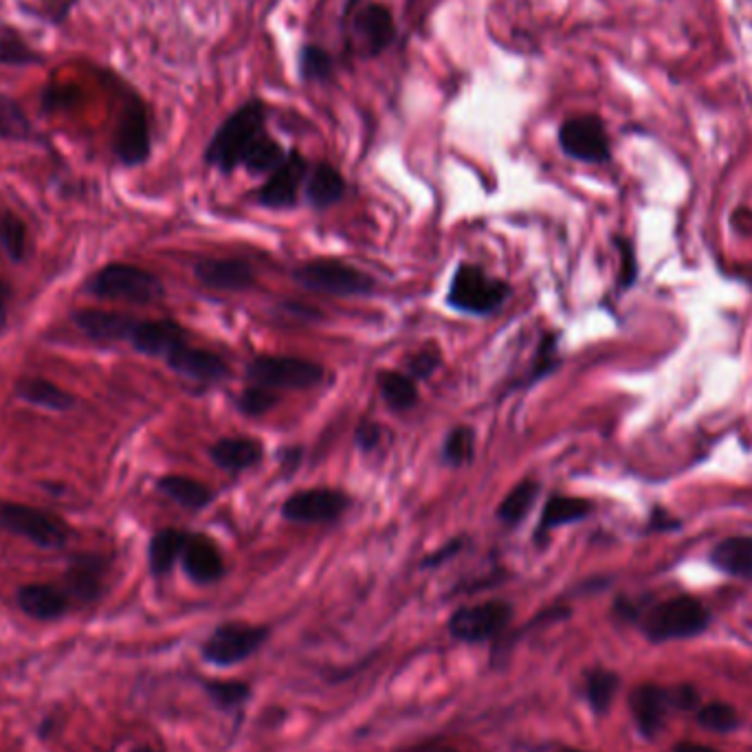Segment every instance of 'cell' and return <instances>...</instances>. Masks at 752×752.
Listing matches in <instances>:
<instances>
[{
    "label": "cell",
    "instance_id": "cell-5",
    "mask_svg": "<svg viewBox=\"0 0 752 752\" xmlns=\"http://www.w3.org/2000/svg\"><path fill=\"white\" fill-rule=\"evenodd\" d=\"M113 151L122 165L137 167L151 158V113L146 102L133 89H124L122 109L115 126Z\"/></svg>",
    "mask_w": 752,
    "mask_h": 752
},
{
    "label": "cell",
    "instance_id": "cell-50",
    "mask_svg": "<svg viewBox=\"0 0 752 752\" xmlns=\"http://www.w3.org/2000/svg\"><path fill=\"white\" fill-rule=\"evenodd\" d=\"M673 752H718L715 749L702 746V744H678Z\"/></svg>",
    "mask_w": 752,
    "mask_h": 752
},
{
    "label": "cell",
    "instance_id": "cell-13",
    "mask_svg": "<svg viewBox=\"0 0 752 752\" xmlns=\"http://www.w3.org/2000/svg\"><path fill=\"white\" fill-rule=\"evenodd\" d=\"M308 176V161L300 152H289L280 167H276L267 183L258 189V203L271 209L293 207L300 194V187Z\"/></svg>",
    "mask_w": 752,
    "mask_h": 752
},
{
    "label": "cell",
    "instance_id": "cell-43",
    "mask_svg": "<svg viewBox=\"0 0 752 752\" xmlns=\"http://www.w3.org/2000/svg\"><path fill=\"white\" fill-rule=\"evenodd\" d=\"M616 247L620 251V278H618V287L622 291H627L629 287H633L636 282V276H638V262H636V254H633V247L629 240L625 238H618L616 240Z\"/></svg>",
    "mask_w": 752,
    "mask_h": 752
},
{
    "label": "cell",
    "instance_id": "cell-11",
    "mask_svg": "<svg viewBox=\"0 0 752 752\" xmlns=\"http://www.w3.org/2000/svg\"><path fill=\"white\" fill-rule=\"evenodd\" d=\"M513 616L511 605L504 601H486L457 609L450 620L452 636L464 642H480L502 631Z\"/></svg>",
    "mask_w": 752,
    "mask_h": 752
},
{
    "label": "cell",
    "instance_id": "cell-46",
    "mask_svg": "<svg viewBox=\"0 0 752 752\" xmlns=\"http://www.w3.org/2000/svg\"><path fill=\"white\" fill-rule=\"evenodd\" d=\"M671 698V707H678V709H693L698 704V691L689 684H682L678 687L673 693H669Z\"/></svg>",
    "mask_w": 752,
    "mask_h": 752
},
{
    "label": "cell",
    "instance_id": "cell-47",
    "mask_svg": "<svg viewBox=\"0 0 752 752\" xmlns=\"http://www.w3.org/2000/svg\"><path fill=\"white\" fill-rule=\"evenodd\" d=\"M680 522L673 519L667 511H660V508H653V515H651V530H671V528H678Z\"/></svg>",
    "mask_w": 752,
    "mask_h": 752
},
{
    "label": "cell",
    "instance_id": "cell-27",
    "mask_svg": "<svg viewBox=\"0 0 752 752\" xmlns=\"http://www.w3.org/2000/svg\"><path fill=\"white\" fill-rule=\"evenodd\" d=\"M158 493H163L165 497H169L172 502H176L183 508H205L207 504H212L214 493L209 486H205L203 482L187 477V475H165L156 482Z\"/></svg>",
    "mask_w": 752,
    "mask_h": 752
},
{
    "label": "cell",
    "instance_id": "cell-26",
    "mask_svg": "<svg viewBox=\"0 0 752 752\" xmlns=\"http://www.w3.org/2000/svg\"><path fill=\"white\" fill-rule=\"evenodd\" d=\"M212 460L216 466L225 468V471H245V468H251L256 466L262 455H265V450H262V443L256 441V439H223L218 441L214 447H212Z\"/></svg>",
    "mask_w": 752,
    "mask_h": 752
},
{
    "label": "cell",
    "instance_id": "cell-52",
    "mask_svg": "<svg viewBox=\"0 0 752 752\" xmlns=\"http://www.w3.org/2000/svg\"><path fill=\"white\" fill-rule=\"evenodd\" d=\"M133 752H156V751H152V749H137V751Z\"/></svg>",
    "mask_w": 752,
    "mask_h": 752
},
{
    "label": "cell",
    "instance_id": "cell-28",
    "mask_svg": "<svg viewBox=\"0 0 752 752\" xmlns=\"http://www.w3.org/2000/svg\"><path fill=\"white\" fill-rule=\"evenodd\" d=\"M595 511V504L584 499V497H570V495H553L542 513V522H539V530L537 535H544L546 530L566 526V524H575L586 519L590 513Z\"/></svg>",
    "mask_w": 752,
    "mask_h": 752
},
{
    "label": "cell",
    "instance_id": "cell-1",
    "mask_svg": "<svg viewBox=\"0 0 752 752\" xmlns=\"http://www.w3.org/2000/svg\"><path fill=\"white\" fill-rule=\"evenodd\" d=\"M267 135V104L262 100H249L234 111L223 126L214 133L205 161L220 172L243 167L247 154Z\"/></svg>",
    "mask_w": 752,
    "mask_h": 752
},
{
    "label": "cell",
    "instance_id": "cell-41",
    "mask_svg": "<svg viewBox=\"0 0 752 752\" xmlns=\"http://www.w3.org/2000/svg\"><path fill=\"white\" fill-rule=\"evenodd\" d=\"M559 363V357H557V334H548L544 337L539 350H537V357H535V368L533 372L528 374L530 383L542 379L544 374H550Z\"/></svg>",
    "mask_w": 752,
    "mask_h": 752
},
{
    "label": "cell",
    "instance_id": "cell-31",
    "mask_svg": "<svg viewBox=\"0 0 752 752\" xmlns=\"http://www.w3.org/2000/svg\"><path fill=\"white\" fill-rule=\"evenodd\" d=\"M0 140L2 142H35V128L29 115L7 93H0Z\"/></svg>",
    "mask_w": 752,
    "mask_h": 752
},
{
    "label": "cell",
    "instance_id": "cell-21",
    "mask_svg": "<svg viewBox=\"0 0 752 752\" xmlns=\"http://www.w3.org/2000/svg\"><path fill=\"white\" fill-rule=\"evenodd\" d=\"M16 396L33 408H42L49 412H69L75 408V396L49 379L42 377H22L13 388Z\"/></svg>",
    "mask_w": 752,
    "mask_h": 752
},
{
    "label": "cell",
    "instance_id": "cell-35",
    "mask_svg": "<svg viewBox=\"0 0 752 752\" xmlns=\"http://www.w3.org/2000/svg\"><path fill=\"white\" fill-rule=\"evenodd\" d=\"M0 247L13 262H22L27 256V225L11 212L0 214Z\"/></svg>",
    "mask_w": 752,
    "mask_h": 752
},
{
    "label": "cell",
    "instance_id": "cell-23",
    "mask_svg": "<svg viewBox=\"0 0 752 752\" xmlns=\"http://www.w3.org/2000/svg\"><path fill=\"white\" fill-rule=\"evenodd\" d=\"M104 559L97 555H80L66 570V595L78 601H95L102 593Z\"/></svg>",
    "mask_w": 752,
    "mask_h": 752
},
{
    "label": "cell",
    "instance_id": "cell-32",
    "mask_svg": "<svg viewBox=\"0 0 752 752\" xmlns=\"http://www.w3.org/2000/svg\"><path fill=\"white\" fill-rule=\"evenodd\" d=\"M379 390L394 412H405L419 403V388L410 374L383 372L379 377Z\"/></svg>",
    "mask_w": 752,
    "mask_h": 752
},
{
    "label": "cell",
    "instance_id": "cell-16",
    "mask_svg": "<svg viewBox=\"0 0 752 752\" xmlns=\"http://www.w3.org/2000/svg\"><path fill=\"white\" fill-rule=\"evenodd\" d=\"M165 361L169 370H174L178 377L200 383H218L229 374L227 363L218 354L200 348H189L187 343H181L176 350H172Z\"/></svg>",
    "mask_w": 752,
    "mask_h": 752
},
{
    "label": "cell",
    "instance_id": "cell-42",
    "mask_svg": "<svg viewBox=\"0 0 752 752\" xmlns=\"http://www.w3.org/2000/svg\"><path fill=\"white\" fill-rule=\"evenodd\" d=\"M207 691L216 700V704H220L223 709L236 707L249 696V689L243 682H212Z\"/></svg>",
    "mask_w": 752,
    "mask_h": 752
},
{
    "label": "cell",
    "instance_id": "cell-49",
    "mask_svg": "<svg viewBox=\"0 0 752 752\" xmlns=\"http://www.w3.org/2000/svg\"><path fill=\"white\" fill-rule=\"evenodd\" d=\"M460 546H462V542H452L447 548H443V550H439V555H434V557H430L427 562H425V566H436V564H441L445 557H452L453 553L455 550H460Z\"/></svg>",
    "mask_w": 752,
    "mask_h": 752
},
{
    "label": "cell",
    "instance_id": "cell-14",
    "mask_svg": "<svg viewBox=\"0 0 752 752\" xmlns=\"http://www.w3.org/2000/svg\"><path fill=\"white\" fill-rule=\"evenodd\" d=\"M352 33L363 55H381L396 40V22L385 4L370 2L354 13Z\"/></svg>",
    "mask_w": 752,
    "mask_h": 752
},
{
    "label": "cell",
    "instance_id": "cell-22",
    "mask_svg": "<svg viewBox=\"0 0 752 752\" xmlns=\"http://www.w3.org/2000/svg\"><path fill=\"white\" fill-rule=\"evenodd\" d=\"M16 601L27 616L35 620H55L69 609V595L47 584L22 586L16 595Z\"/></svg>",
    "mask_w": 752,
    "mask_h": 752
},
{
    "label": "cell",
    "instance_id": "cell-53",
    "mask_svg": "<svg viewBox=\"0 0 752 752\" xmlns=\"http://www.w3.org/2000/svg\"><path fill=\"white\" fill-rule=\"evenodd\" d=\"M566 752H579V751H566Z\"/></svg>",
    "mask_w": 752,
    "mask_h": 752
},
{
    "label": "cell",
    "instance_id": "cell-12",
    "mask_svg": "<svg viewBox=\"0 0 752 752\" xmlns=\"http://www.w3.org/2000/svg\"><path fill=\"white\" fill-rule=\"evenodd\" d=\"M348 495L334 488H308L291 495L285 506L282 515L289 522L301 524H321L337 519L348 508Z\"/></svg>",
    "mask_w": 752,
    "mask_h": 752
},
{
    "label": "cell",
    "instance_id": "cell-25",
    "mask_svg": "<svg viewBox=\"0 0 752 752\" xmlns=\"http://www.w3.org/2000/svg\"><path fill=\"white\" fill-rule=\"evenodd\" d=\"M306 198L312 207H330L334 205L343 192H346V181L339 174V169H334L330 163H317L312 169H308L306 183Z\"/></svg>",
    "mask_w": 752,
    "mask_h": 752
},
{
    "label": "cell",
    "instance_id": "cell-44",
    "mask_svg": "<svg viewBox=\"0 0 752 752\" xmlns=\"http://www.w3.org/2000/svg\"><path fill=\"white\" fill-rule=\"evenodd\" d=\"M439 365H441V352L430 346V348H425V350H421L419 354L412 357V361H410V377L414 381L427 379V377H432L439 370Z\"/></svg>",
    "mask_w": 752,
    "mask_h": 752
},
{
    "label": "cell",
    "instance_id": "cell-30",
    "mask_svg": "<svg viewBox=\"0 0 752 752\" xmlns=\"http://www.w3.org/2000/svg\"><path fill=\"white\" fill-rule=\"evenodd\" d=\"M187 537H189L187 533L176 530V528L158 530L152 537L151 548H148L152 575L161 577V575H167L172 570L174 562L183 555Z\"/></svg>",
    "mask_w": 752,
    "mask_h": 752
},
{
    "label": "cell",
    "instance_id": "cell-24",
    "mask_svg": "<svg viewBox=\"0 0 752 752\" xmlns=\"http://www.w3.org/2000/svg\"><path fill=\"white\" fill-rule=\"evenodd\" d=\"M711 564L731 577L752 579V537L735 535L722 539L711 553Z\"/></svg>",
    "mask_w": 752,
    "mask_h": 752
},
{
    "label": "cell",
    "instance_id": "cell-7",
    "mask_svg": "<svg viewBox=\"0 0 752 752\" xmlns=\"http://www.w3.org/2000/svg\"><path fill=\"white\" fill-rule=\"evenodd\" d=\"M247 377L271 390H310L323 383L326 370L301 357H258L247 365Z\"/></svg>",
    "mask_w": 752,
    "mask_h": 752
},
{
    "label": "cell",
    "instance_id": "cell-38",
    "mask_svg": "<svg viewBox=\"0 0 752 752\" xmlns=\"http://www.w3.org/2000/svg\"><path fill=\"white\" fill-rule=\"evenodd\" d=\"M698 722L709 729V731H715V733H731L738 729L740 724V718L735 713L733 707L724 704V702H711L707 707L700 709L698 713Z\"/></svg>",
    "mask_w": 752,
    "mask_h": 752
},
{
    "label": "cell",
    "instance_id": "cell-20",
    "mask_svg": "<svg viewBox=\"0 0 752 752\" xmlns=\"http://www.w3.org/2000/svg\"><path fill=\"white\" fill-rule=\"evenodd\" d=\"M629 707H631L638 731L647 740H651L662 729L665 715L671 707V698H669V691L656 684H640L638 689H633L629 698Z\"/></svg>",
    "mask_w": 752,
    "mask_h": 752
},
{
    "label": "cell",
    "instance_id": "cell-37",
    "mask_svg": "<svg viewBox=\"0 0 752 752\" xmlns=\"http://www.w3.org/2000/svg\"><path fill=\"white\" fill-rule=\"evenodd\" d=\"M618 689V676L605 669H597L588 676V702L597 713H605L616 696Z\"/></svg>",
    "mask_w": 752,
    "mask_h": 752
},
{
    "label": "cell",
    "instance_id": "cell-19",
    "mask_svg": "<svg viewBox=\"0 0 752 752\" xmlns=\"http://www.w3.org/2000/svg\"><path fill=\"white\" fill-rule=\"evenodd\" d=\"M183 568L196 584H214L225 575V562L218 546L205 535H189L183 548Z\"/></svg>",
    "mask_w": 752,
    "mask_h": 752
},
{
    "label": "cell",
    "instance_id": "cell-45",
    "mask_svg": "<svg viewBox=\"0 0 752 752\" xmlns=\"http://www.w3.org/2000/svg\"><path fill=\"white\" fill-rule=\"evenodd\" d=\"M379 441H381V427L374 425V423H363L359 430H357V443L363 452H372L379 447Z\"/></svg>",
    "mask_w": 752,
    "mask_h": 752
},
{
    "label": "cell",
    "instance_id": "cell-9",
    "mask_svg": "<svg viewBox=\"0 0 752 752\" xmlns=\"http://www.w3.org/2000/svg\"><path fill=\"white\" fill-rule=\"evenodd\" d=\"M559 146L570 158L584 163H607L611 156L605 124L597 115L566 120L559 128Z\"/></svg>",
    "mask_w": 752,
    "mask_h": 752
},
{
    "label": "cell",
    "instance_id": "cell-34",
    "mask_svg": "<svg viewBox=\"0 0 752 752\" xmlns=\"http://www.w3.org/2000/svg\"><path fill=\"white\" fill-rule=\"evenodd\" d=\"M289 152L285 151L274 137L265 135L256 146L254 151L247 154L243 167L251 174H271L276 167L282 165V161L287 158Z\"/></svg>",
    "mask_w": 752,
    "mask_h": 752
},
{
    "label": "cell",
    "instance_id": "cell-3",
    "mask_svg": "<svg viewBox=\"0 0 752 752\" xmlns=\"http://www.w3.org/2000/svg\"><path fill=\"white\" fill-rule=\"evenodd\" d=\"M640 622L649 640L665 642L702 633L711 622V614L704 602L693 597H673L640 614Z\"/></svg>",
    "mask_w": 752,
    "mask_h": 752
},
{
    "label": "cell",
    "instance_id": "cell-4",
    "mask_svg": "<svg viewBox=\"0 0 752 752\" xmlns=\"http://www.w3.org/2000/svg\"><path fill=\"white\" fill-rule=\"evenodd\" d=\"M0 530L44 550H60L71 537L69 526L58 515L18 502H0Z\"/></svg>",
    "mask_w": 752,
    "mask_h": 752
},
{
    "label": "cell",
    "instance_id": "cell-15",
    "mask_svg": "<svg viewBox=\"0 0 752 752\" xmlns=\"http://www.w3.org/2000/svg\"><path fill=\"white\" fill-rule=\"evenodd\" d=\"M194 274L200 285L216 291H245L256 282V271L238 258H205L196 262Z\"/></svg>",
    "mask_w": 752,
    "mask_h": 752
},
{
    "label": "cell",
    "instance_id": "cell-17",
    "mask_svg": "<svg viewBox=\"0 0 752 752\" xmlns=\"http://www.w3.org/2000/svg\"><path fill=\"white\" fill-rule=\"evenodd\" d=\"M137 317L126 315V312H115V310H100V308H84L73 312V323L93 341H128L135 326Z\"/></svg>",
    "mask_w": 752,
    "mask_h": 752
},
{
    "label": "cell",
    "instance_id": "cell-48",
    "mask_svg": "<svg viewBox=\"0 0 752 752\" xmlns=\"http://www.w3.org/2000/svg\"><path fill=\"white\" fill-rule=\"evenodd\" d=\"M403 752H460L457 749H453L452 744H445V742H423V744H416V746H410Z\"/></svg>",
    "mask_w": 752,
    "mask_h": 752
},
{
    "label": "cell",
    "instance_id": "cell-29",
    "mask_svg": "<svg viewBox=\"0 0 752 752\" xmlns=\"http://www.w3.org/2000/svg\"><path fill=\"white\" fill-rule=\"evenodd\" d=\"M44 55L22 35L20 29L0 24V66H33L42 64Z\"/></svg>",
    "mask_w": 752,
    "mask_h": 752
},
{
    "label": "cell",
    "instance_id": "cell-33",
    "mask_svg": "<svg viewBox=\"0 0 752 752\" xmlns=\"http://www.w3.org/2000/svg\"><path fill=\"white\" fill-rule=\"evenodd\" d=\"M537 495H539V484L533 482V480H524L522 484H517V486L504 497V502H502L499 508H497V519L504 522V524H508V526L519 524V522L528 515V511L533 508Z\"/></svg>",
    "mask_w": 752,
    "mask_h": 752
},
{
    "label": "cell",
    "instance_id": "cell-39",
    "mask_svg": "<svg viewBox=\"0 0 752 752\" xmlns=\"http://www.w3.org/2000/svg\"><path fill=\"white\" fill-rule=\"evenodd\" d=\"M475 453V434L471 427H455L445 441L443 457L453 466L468 464Z\"/></svg>",
    "mask_w": 752,
    "mask_h": 752
},
{
    "label": "cell",
    "instance_id": "cell-2",
    "mask_svg": "<svg viewBox=\"0 0 752 752\" xmlns=\"http://www.w3.org/2000/svg\"><path fill=\"white\" fill-rule=\"evenodd\" d=\"M97 300L152 303L165 296L163 282L142 267L113 262L93 274L84 287Z\"/></svg>",
    "mask_w": 752,
    "mask_h": 752
},
{
    "label": "cell",
    "instance_id": "cell-6",
    "mask_svg": "<svg viewBox=\"0 0 752 752\" xmlns=\"http://www.w3.org/2000/svg\"><path fill=\"white\" fill-rule=\"evenodd\" d=\"M508 296L511 289L506 282L491 278L484 269L475 265H460L453 274L447 301L452 308L462 312L488 315L497 310Z\"/></svg>",
    "mask_w": 752,
    "mask_h": 752
},
{
    "label": "cell",
    "instance_id": "cell-18",
    "mask_svg": "<svg viewBox=\"0 0 752 752\" xmlns=\"http://www.w3.org/2000/svg\"><path fill=\"white\" fill-rule=\"evenodd\" d=\"M128 341L142 354L165 359L185 343V330L172 319H140Z\"/></svg>",
    "mask_w": 752,
    "mask_h": 752
},
{
    "label": "cell",
    "instance_id": "cell-8",
    "mask_svg": "<svg viewBox=\"0 0 752 752\" xmlns=\"http://www.w3.org/2000/svg\"><path fill=\"white\" fill-rule=\"evenodd\" d=\"M296 280L303 289L328 296H368L374 291V280L363 271L339 260H312L298 267Z\"/></svg>",
    "mask_w": 752,
    "mask_h": 752
},
{
    "label": "cell",
    "instance_id": "cell-36",
    "mask_svg": "<svg viewBox=\"0 0 752 752\" xmlns=\"http://www.w3.org/2000/svg\"><path fill=\"white\" fill-rule=\"evenodd\" d=\"M334 71L332 55L317 44H306L300 51V75L308 84H319L330 80Z\"/></svg>",
    "mask_w": 752,
    "mask_h": 752
},
{
    "label": "cell",
    "instance_id": "cell-10",
    "mask_svg": "<svg viewBox=\"0 0 752 752\" xmlns=\"http://www.w3.org/2000/svg\"><path fill=\"white\" fill-rule=\"evenodd\" d=\"M267 640L265 627H254L245 622L220 625L203 647V656L220 667H229L249 658Z\"/></svg>",
    "mask_w": 752,
    "mask_h": 752
},
{
    "label": "cell",
    "instance_id": "cell-40",
    "mask_svg": "<svg viewBox=\"0 0 752 752\" xmlns=\"http://www.w3.org/2000/svg\"><path fill=\"white\" fill-rule=\"evenodd\" d=\"M278 401H280V396L276 394V390L262 388V385H254V388H247L240 394L238 408L247 416H262V414L271 412L278 405Z\"/></svg>",
    "mask_w": 752,
    "mask_h": 752
},
{
    "label": "cell",
    "instance_id": "cell-51",
    "mask_svg": "<svg viewBox=\"0 0 752 752\" xmlns=\"http://www.w3.org/2000/svg\"><path fill=\"white\" fill-rule=\"evenodd\" d=\"M4 323H7V306H4V289L0 282V328H4Z\"/></svg>",
    "mask_w": 752,
    "mask_h": 752
}]
</instances>
